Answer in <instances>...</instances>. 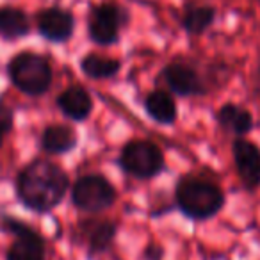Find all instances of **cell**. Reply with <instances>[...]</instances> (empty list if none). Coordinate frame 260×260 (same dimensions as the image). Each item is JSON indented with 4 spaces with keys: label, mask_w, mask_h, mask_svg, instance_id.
<instances>
[{
    "label": "cell",
    "mask_w": 260,
    "mask_h": 260,
    "mask_svg": "<svg viewBox=\"0 0 260 260\" xmlns=\"http://www.w3.org/2000/svg\"><path fill=\"white\" fill-rule=\"evenodd\" d=\"M234 162L239 178L248 191H255L260 185V148L248 139H235L232 145Z\"/></svg>",
    "instance_id": "obj_8"
},
{
    "label": "cell",
    "mask_w": 260,
    "mask_h": 260,
    "mask_svg": "<svg viewBox=\"0 0 260 260\" xmlns=\"http://www.w3.org/2000/svg\"><path fill=\"white\" fill-rule=\"evenodd\" d=\"M162 256H164V249L159 244H148L145 251H143V258L145 260H160Z\"/></svg>",
    "instance_id": "obj_21"
},
{
    "label": "cell",
    "mask_w": 260,
    "mask_h": 260,
    "mask_svg": "<svg viewBox=\"0 0 260 260\" xmlns=\"http://www.w3.org/2000/svg\"><path fill=\"white\" fill-rule=\"evenodd\" d=\"M116 200V187L100 173L82 175L72 185V203L80 212H104L114 205Z\"/></svg>",
    "instance_id": "obj_5"
},
{
    "label": "cell",
    "mask_w": 260,
    "mask_h": 260,
    "mask_svg": "<svg viewBox=\"0 0 260 260\" xmlns=\"http://www.w3.org/2000/svg\"><path fill=\"white\" fill-rule=\"evenodd\" d=\"M30 30L29 18L16 8H0V36L4 40H18Z\"/></svg>",
    "instance_id": "obj_16"
},
{
    "label": "cell",
    "mask_w": 260,
    "mask_h": 260,
    "mask_svg": "<svg viewBox=\"0 0 260 260\" xmlns=\"http://www.w3.org/2000/svg\"><path fill=\"white\" fill-rule=\"evenodd\" d=\"M13 126H15V112L8 105L0 104V148L4 145L6 136L13 130Z\"/></svg>",
    "instance_id": "obj_20"
},
{
    "label": "cell",
    "mask_w": 260,
    "mask_h": 260,
    "mask_svg": "<svg viewBox=\"0 0 260 260\" xmlns=\"http://www.w3.org/2000/svg\"><path fill=\"white\" fill-rule=\"evenodd\" d=\"M214 20H216V9L212 6H192L182 18V27L185 29V32L200 36L212 25Z\"/></svg>",
    "instance_id": "obj_18"
},
{
    "label": "cell",
    "mask_w": 260,
    "mask_h": 260,
    "mask_svg": "<svg viewBox=\"0 0 260 260\" xmlns=\"http://www.w3.org/2000/svg\"><path fill=\"white\" fill-rule=\"evenodd\" d=\"M145 111L159 125H173L177 121V104L164 89H153L145 98Z\"/></svg>",
    "instance_id": "obj_13"
},
{
    "label": "cell",
    "mask_w": 260,
    "mask_h": 260,
    "mask_svg": "<svg viewBox=\"0 0 260 260\" xmlns=\"http://www.w3.org/2000/svg\"><path fill=\"white\" fill-rule=\"evenodd\" d=\"M75 20L66 9L50 8L38 15V30L45 40L52 43H64L73 36Z\"/></svg>",
    "instance_id": "obj_9"
},
{
    "label": "cell",
    "mask_w": 260,
    "mask_h": 260,
    "mask_svg": "<svg viewBox=\"0 0 260 260\" xmlns=\"http://www.w3.org/2000/svg\"><path fill=\"white\" fill-rule=\"evenodd\" d=\"M160 80L168 89L178 96H200L207 93V84L203 77L187 62L175 61L164 66L160 72Z\"/></svg>",
    "instance_id": "obj_7"
},
{
    "label": "cell",
    "mask_w": 260,
    "mask_h": 260,
    "mask_svg": "<svg viewBox=\"0 0 260 260\" xmlns=\"http://www.w3.org/2000/svg\"><path fill=\"white\" fill-rule=\"evenodd\" d=\"M217 121L226 132L235 136H244L253 128L251 112L237 104H224L217 111Z\"/></svg>",
    "instance_id": "obj_15"
},
{
    "label": "cell",
    "mask_w": 260,
    "mask_h": 260,
    "mask_svg": "<svg viewBox=\"0 0 260 260\" xmlns=\"http://www.w3.org/2000/svg\"><path fill=\"white\" fill-rule=\"evenodd\" d=\"M6 260H45V241L36 230L15 237Z\"/></svg>",
    "instance_id": "obj_14"
},
{
    "label": "cell",
    "mask_w": 260,
    "mask_h": 260,
    "mask_svg": "<svg viewBox=\"0 0 260 260\" xmlns=\"http://www.w3.org/2000/svg\"><path fill=\"white\" fill-rule=\"evenodd\" d=\"M80 70L86 77L93 80H105L118 75L121 70V62L118 59L104 57L98 54H89L80 61Z\"/></svg>",
    "instance_id": "obj_17"
},
{
    "label": "cell",
    "mask_w": 260,
    "mask_h": 260,
    "mask_svg": "<svg viewBox=\"0 0 260 260\" xmlns=\"http://www.w3.org/2000/svg\"><path fill=\"white\" fill-rule=\"evenodd\" d=\"M16 196L25 209L38 214L54 210L64 200L70 178L61 166L45 159L29 162L16 177Z\"/></svg>",
    "instance_id": "obj_1"
},
{
    "label": "cell",
    "mask_w": 260,
    "mask_h": 260,
    "mask_svg": "<svg viewBox=\"0 0 260 260\" xmlns=\"http://www.w3.org/2000/svg\"><path fill=\"white\" fill-rule=\"evenodd\" d=\"M75 130L68 125H48L41 134V148L52 155H64L77 146Z\"/></svg>",
    "instance_id": "obj_12"
},
{
    "label": "cell",
    "mask_w": 260,
    "mask_h": 260,
    "mask_svg": "<svg viewBox=\"0 0 260 260\" xmlns=\"http://www.w3.org/2000/svg\"><path fill=\"white\" fill-rule=\"evenodd\" d=\"M175 202L184 216L194 221L214 217L224 205V194L214 182L198 177H184L175 187Z\"/></svg>",
    "instance_id": "obj_2"
},
{
    "label": "cell",
    "mask_w": 260,
    "mask_h": 260,
    "mask_svg": "<svg viewBox=\"0 0 260 260\" xmlns=\"http://www.w3.org/2000/svg\"><path fill=\"white\" fill-rule=\"evenodd\" d=\"M8 77L11 84L27 96H41L52 86L54 72L43 55L22 52L8 62Z\"/></svg>",
    "instance_id": "obj_3"
},
{
    "label": "cell",
    "mask_w": 260,
    "mask_h": 260,
    "mask_svg": "<svg viewBox=\"0 0 260 260\" xmlns=\"http://www.w3.org/2000/svg\"><path fill=\"white\" fill-rule=\"evenodd\" d=\"M80 235L84 237L89 255L105 253L116 237V224L111 221L87 219L80 223Z\"/></svg>",
    "instance_id": "obj_11"
},
{
    "label": "cell",
    "mask_w": 260,
    "mask_h": 260,
    "mask_svg": "<svg viewBox=\"0 0 260 260\" xmlns=\"http://www.w3.org/2000/svg\"><path fill=\"white\" fill-rule=\"evenodd\" d=\"M0 230L6 232V234H9V235H15V237H18V235H23V234H29V232H32L34 228L29 226L27 223H23V221H20L18 217L2 216V217H0Z\"/></svg>",
    "instance_id": "obj_19"
},
{
    "label": "cell",
    "mask_w": 260,
    "mask_h": 260,
    "mask_svg": "<svg viewBox=\"0 0 260 260\" xmlns=\"http://www.w3.org/2000/svg\"><path fill=\"white\" fill-rule=\"evenodd\" d=\"M126 15L116 4H102L93 9L89 16V38L93 43L107 47L119 38V29L125 25Z\"/></svg>",
    "instance_id": "obj_6"
},
{
    "label": "cell",
    "mask_w": 260,
    "mask_h": 260,
    "mask_svg": "<svg viewBox=\"0 0 260 260\" xmlns=\"http://www.w3.org/2000/svg\"><path fill=\"white\" fill-rule=\"evenodd\" d=\"M118 166L138 180H152L166 168L164 153L155 143L146 139H132L119 152Z\"/></svg>",
    "instance_id": "obj_4"
},
{
    "label": "cell",
    "mask_w": 260,
    "mask_h": 260,
    "mask_svg": "<svg viewBox=\"0 0 260 260\" xmlns=\"http://www.w3.org/2000/svg\"><path fill=\"white\" fill-rule=\"evenodd\" d=\"M55 105L68 119L77 123L86 121L93 112V98L82 86H70L55 98Z\"/></svg>",
    "instance_id": "obj_10"
}]
</instances>
